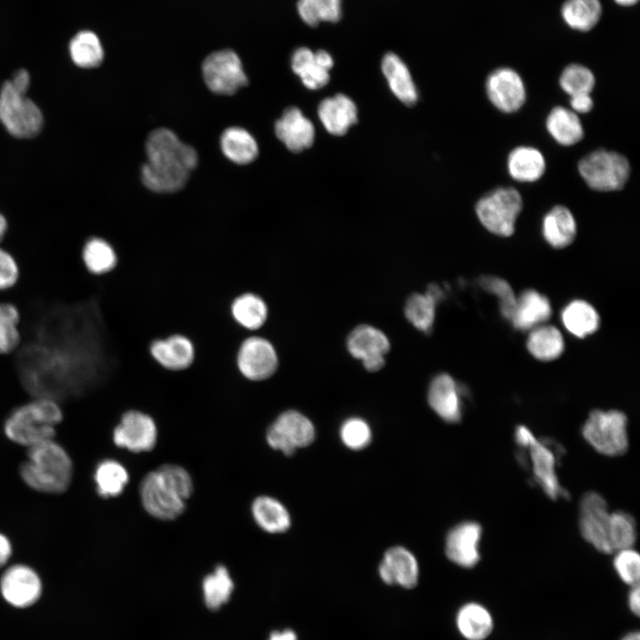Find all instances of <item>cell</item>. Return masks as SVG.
<instances>
[{"label": "cell", "mask_w": 640, "mask_h": 640, "mask_svg": "<svg viewBox=\"0 0 640 640\" xmlns=\"http://www.w3.org/2000/svg\"><path fill=\"white\" fill-rule=\"evenodd\" d=\"M146 153L141 180L148 189L158 193L181 189L198 162L196 150L167 128L156 129L148 135Z\"/></svg>", "instance_id": "obj_1"}, {"label": "cell", "mask_w": 640, "mask_h": 640, "mask_svg": "<svg viewBox=\"0 0 640 640\" xmlns=\"http://www.w3.org/2000/svg\"><path fill=\"white\" fill-rule=\"evenodd\" d=\"M64 418L61 404L48 396L30 397L14 407L4 424L6 436L28 448L53 440Z\"/></svg>", "instance_id": "obj_2"}, {"label": "cell", "mask_w": 640, "mask_h": 640, "mask_svg": "<svg viewBox=\"0 0 640 640\" xmlns=\"http://www.w3.org/2000/svg\"><path fill=\"white\" fill-rule=\"evenodd\" d=\"M72 469V461L63 447L49 440L28 448L20 472L22 480L32 489L57 494L68 488Z\"/></svg>", "instance_id": "obj_3"}, {"label": "cell", "mask_w": 640, "mask_h": 640, "mask_svg": "<svg viewBox=\"0 0 640 640\" xmlns=\"http://www.w3.org/2000/svg\"><path fill=\"white\" fill-rule=\"evenodd\" d=\"M0 122L11 135L30 139L41 132L44 116L27 93L17 90L7 80L0 90Z\"/></svg>", "instance_id": "obj_4"}, {"label": "cell", "mask_w": 640, "mask_h": 640, "mask_svg": "<svg viewBox=\"0 0 640 640\" xmlns=\"http://www.w3.org/2000/svg\"><path fill=\"white\" fill-rule=\"evenodd\" d=\"M626 415L617 410L592 411L583 424L584 439L599 453L619 456L628 447Z\"/></svg>", "instance_id": "obj_5"}, {"label": "cell", "mask_w": 640, "mask_h": 640, "mask_svg": "<svg viewBox=\"0 0 640 640\" xmlns=\"http://www.w3.org/2000/svg\"><path fill=\"white\" fill-rule=\"evenodd\" d=\"M578 169L589 188L602 192L623 188L630 175L629 163L623 155L603 148L583 156Z\"/></svg>", "instance_id": "obj_6"}, {"label": "cell", "mask_w": 640, "mask_h": 640, "mask_svg": "<svg viewBox=\"0 0 640 640\" xmlns=\"http://www.w3.org/2000/svg\"><path fill=\"white\" fill-rule=\"evenodd\" d=\"M522 208L520 193L511 187H500L481 197L476 203V212L487 230L498 236H509L514 233Z\"/></svg>", "instance_id": "obj_7"}, {"label": "cell", "mask_w": 640, "mask_h": 640, "mask_svg": "<svg viewBox=\"0 0 640 640\" xmlns=\"http://www.w3.org/2000/svg\"><path fill=\"white\" fill-rule=\"evenodd\" d=\"M202 72L207 87L218 94H233L248 84L242 62L231 50L208 55L203 62Z\"/></svg>", "instance_id": "obj_8"}, {"label": "cell", "mask_w": 640, "mask_h": 640, "mask_svg": "<svg viewBox=\"0 0 640 640\" xmlns=\"http://www.w3.org/2000/svg\"><path fill=\"white\" fill-rule=\"evenodd\" d=\"M315 434V427L308 418L298 411L289 410L269 426L266 438L273 449L292 455L296 449L310 444Z\"/></svg>", "instance_id": "obj_9"}, {"label": "cell", "mask_w": 640, "mask_h": 640, "mask_svg": "<svg viewBox=\"0 0 640 640\" xmlns=\"http://www.w3.org/2000/svg\"><path fill=\"white\" fill-rule=\"evenodd\" d=\"M236 362L244 378L251 381H262L270 378L277 370L278 356L268 339L250 336L240 343Z\"/></svg>", "instance_id": "obj_10"}, {"label": "cell", "mask_w": 640, "mask_h": 640, "mask_svg": "<svg viewBox=\"0 0 640 640\" xmlns=\"http://www.w3.org/2000/svg\"><path fill=\"white\" fill-rule=\"evenodd\" d=\"M610 514L604 498L596 492H586L580 503L579 527L582 537L596 550L612 553L609 540Z\"/></svg>", "instance_id": "obj_11"}, {"label": "cell", "mask_w": 640, "mask_h": 640, "mask_svg": "<svg viewBox=\"0 0 640 640\" xmlns=\"http://www.w3.org/2000/svg\"><path fill=\"white\" fill-rule=\"evenodd\" d=\"M140 493L145 510L155 518L172 520L185 509V500L163 480L156 470L143 477Z\"/></svg>", "instance_id": "obj_12"}, {"label": "cell", "mask_w": 640, "mask_h": 640, "mask_svg": "<svg viewBox=\"0 0 640 640\" xmlns=\"http://www.w3.org/2000/svg\"><path fill=\"white\" fill-rule=\"evenodd\" d=\"M114 443L132 452L151 451L157 440L155 420L140 411L125 412L113 431Z\"/></svg>", "instance_id": "obj_13"}, {"label": "cell", "mask_w": 640, "mask_h": 640, "mask_svg": "<svg viewBox=\"0 0 640 640\" xmlns=\"http://www.w3.org/2000/svg\"><path fill=\"white\" fill-rule=\"evenodd\" d=\"M347 348L352 356L362 361L367 371L377 372L385 364V356L390 349V342L380 329L361 324L348 334Z\"/></svg>", "instance_id": "obj_14"}, {"label": "cell", "mask_w": 640, "mask_h": 640, "mask_svg": "<svg viewBox=\"0 0 640 640\" xmlns=\"http://www.w3.org/2000/svg\"><path fill=\"white\" fill-rule=\"evenodd\" d=\"M486 94L492 105L504 113H514L525 102L526 92L519 74L509 68H499L488 76Z\"/></svg>", "instance_id": "obj_15"}, {"label": "cell", "mask_w": 640, "mask_h": 640, "mask_svg": "<svg viewBox=\"0 0 640 640\" xmlns=\"http://www.w3.org/2000/svg\"><path fill=\"white\" fill-rule=\"evenodd\" d=\"M481 538L482 526L476 522L465 521L455 525L446 537V556L460 567H475L480 561Z\"/></svg>", "instance_id": "obj_16"}, {"label": "cell", "mask_w": 640, "mask_h": 640, "mask_svg": "<svg viewBox=\"0 0 640 640\" xmlns=\"http://www.w3.org/2000/svg\"><path fill=\"white\" fill-rule=\"evenodd\" d=\"M42 585L37 574L25 565L10 567L1 580L4 599L16 607L33 604L41 595Z\"/></svg>", "instance_id": "obj_17"}, {"label": "cell", "mask_w": 640, "mask_h": 640, "mask_svg": "<svg viewBox=\"0 0 640 640\" xmlns=\"http://www.w3.org/2000/svg\"><path fill=\"white\" fill-rule=\"evenodd\" d=\"M379 574L388 585L411 589L419 581V564L413 554L405 548L393 547L384 554L379 565Z\"/></svg>", "instance_id": "obj_18"}, {"label": "cell", "mask_w": 640, "mask_h": 640, "mask_svg": "<svg viewBox=\"0 0 640 640\" xmlns=\"http://www.w3.org/2000/svg\"><path fill=\"white\" fill-rule=\"evenodd\" d=\"M526 449H529L534 480L547 496L553 500L567 498L569 494L560 485L556 473V455L553 448L546 441L534 437Z\"/></svg>", "instance_id": "obj_19"}, {"label": "cell", "mask_w": 640, "mask_h": 640, "mask_svg": "<svg viewBox=\"0 0 640 640\" xmlns=\"http://www.w3.org/2000/svg\"><path fill=\"white\" fill-rule=\"evenodd\" d=\"M333 67L332 55L324 51L316 52L307 47L298 48L292 57V68L303 84L310 90L326 85L330 80V69Z\"/></svg>", "instance_id": "obj_20"}, {"label": "cell", "mask_w": 640, "mask_h": 640, "mask_svg": "<svg viewBox=\"0 0 640 640\" xmlns=\"http://www.w3.org/2000/svg\"><path fill=\"white\" fill-rule=\"evenodd\" d=\"M149 353L163 368L176 372L188 368L196 356L193 341L180 333L153 340L149 345Z\"/></svg>", "instance_id": "obj_21"}, {"label": "cell", "mask_w": 640, "mask_h": 640, "mask_svg": "<svg viewBox=\"0 0 640 640\" xmlns=\"http://www.w3.org/2000/svg\"><path fill=\"white\" fill-rule=\"evenodd\" d=\"M461 396V389L455 380L447 373H440L429 385L428 401L442 420L456 423L462 416Z\"/></svg>", "instance_id": "obj_22"}, {"label": "cell", "mask_w": 640, "mask_h": 640, "mask_svg": "<svg viewBox=\"0 0 640 640\" xmlns=\"http://www.w3.org/2000/svg\"><path fill=\"white\" fill-rule=\"evenodd\" d=\"M276 137L294 153H299L312 146L315 139V128L296 107L287 108L275 124Z\"/></svg>", "instance_id": "obj_23"}, {"label": "cell", "mask_w": 640, "mask_h": 640, "mask_svg": "<svg viewBox=\"0 0 640 640\" xmlns=\"http://www.w3.org/2000/svg\"><path fill=\"white\" fill-rule=\"evenodd\" d=\"M317 114L325 130L336 136L344 135L357 122L356 104L342 93L324 99L318 106Z\"/></svg>", "instance_id": "obj_24"}, {"label": "cell", "mask_w": 640, "mask_h": 640, "mask_svg": "<svg viewBox=\"0 0 640 640\" xmlns=\"http://www.w3.org/2000/svg\"><path fill=\"white\" fill-rule=\"evenodd\" d=\"M455 625L465 640H486L492 634L495 622L492 613L484 604L470 601L458 609Z\"/></svg>", "instance_id": "obj_25"}, {"label": "cell", "mask_w": 640, "mask_h": 640, "mask_svg": "<svg viewBox=\"0 0 640 640\" xmlns=\"http://www.w3.org/2000/svg\"><path fill=\"white\" fill-rule=\"evenodd\" d=\"M80 260L85 271L93 276H108L118 267L116 249L100 236H91L83 243Z\"/></svg>", "instance_id": "obj_26"}, {"label": "cell", "mask_w": 640, "mask_h": 640, "mask_svg": "<svg viewBox=\"0 0 640 640\" xmlns=\"http://www.w3.org/2000/svg\"><path fill=\"white\" fill-rule=\"evenodd\" d=\"M551 312L547 297L535 290H526L516 299L510 320L515 328L526 331L546 322Z\"/></svg>", "instance_id": "obj_27"}, {"label": "cell", "mask_w": 640, "mask_h": 640, "mask_svg": "<svg viewBox=\"0 0 640 640\" xmlns=\"http://www.w3.org/2000/svg\"><path fill=\"white\" fill-rule=\"evenodd\" d=\"M381 70L390 90L404 104L412 106L418 100V93L411 73L405 63L393 52L384 55Z\"/></svg>", "instance_id": "obj_28"}, {"label": "cell", "mask_w": 640, "mask_h": 640, "mask_svg": "<svg viewBox=\"0 0 640 640\" xmlns=\"http://www.w3.org/2000/svg\"><path fill=\"white\" fill-rule=\"evenodd\" d=\"M577 226L571 211L564 205H556L543 218L542 234L554 248L561 249L572 243Z\"/></svg>", "instance_id": "obj_29"}, {"label": "cell", "mask_w": 640, "mask_h": 640, "mask_svg": "<svg viewBox=\"0 0 640 640\" xmlns=\"http://www.w3.org/2000/svg\"><path fill=\"white\" fill-rule=\"evenodd\" d=\"M546 169L543 155L535 148L520 146L508 156V171L520 182H533L541 178Z\"/></svg>", "instance_id": "obj_30"}, {"label": "cell", "mask_w": 640, "mask_h": 640, "mask_svg": "<svg viewBox=\"0 0 640 640\" xmlns=\"http://www.w3.org/2000/svg\"><path fill=\"white\" fill-rule=\"evenodd\" d=\"M230 314L238 325L248 331H255L265 324L268 308L260 295L246 292L233 299Z\"/></svg>", "instance_id": "obj_31"}, {"label": "cell", "mask_w": 640, "mask_h": 640, "mask_svg": "<svg viewBox=\"0 0 640 640\" xmlns=\"http://www.w3.org/2000/svg\"><path fill=\"white\" fill-rule=\"evenodd\" d=\"M546 128L553 139L563 146H572L582 140L584 130L577 114L562 106L551 109Z\"/></svg>", "instance_id": "obj_32"}, {"label": "cell", "mask_w": 640, "mask_h": 640, "mask_svg": "<svg viewBox=\"0 0 640 640\" xmlns=\"http://www.w3.org/2000/svg\"><path fill=\"white\" fill-rule=\"evenodd\" d=\"M252 514L256 524L269 533H281L291 525V516L285 507L275 498L257 497L252 504Z\"/></svg>", "instance_id": "obj_33"}, {"label": "cell", "mask_w": 640, "mask_h": 640, "mask_svg": "<svg viewBox=\"0 0 640 640\" xmlns=\"http://www.w3.org/2000/svg\"><path fill=\"white\" fill-rule=\"evenodd\" d=\"M220 147L225 156L237 164H249L258 156L256 140L241 127L226 129L220 137Z\"/></svg>", "instance_id": "obj_34"}, {"label": "cell", "mask_w": 640, "mask_h": 640, "mask_svg": "<svg viewBox=\"0 0 640 640\" xmlns=\"http://www.w3.org/2000/svg\"><path fill=\"white\" fill-rule=\"evenodd\" d=\"M21 313L19 307L0 299V356L14 354L22 342Z\"/></svg>", "instance_id": "obj_35"}, {"label": "cell", "mask_w": 640, "mask_h": 640, "mask_svg": "<svg viewBox=\"0 0 640 640\" xmlns=\"http://www.w3.org/2000/svg\"><path fill=\"white\" fill-rule=\"evenodd\" d=\"M564 343L560 331L552 325H539L532 329L527 338V348L537 359L550 361L564 351Z\"/></svg>", "instance_id": "obj_36"}, {"label": "cell", "mask_w": 640, "mask_h": 640, "mask_svg": "<svg viewBox=\"0 0 640 640\" xmlns=\"http://www.w3.org/2000/svg\"><path fill=\"white\" fill-rule=\"evenodd\" d=\"M68 51L73 63L82 68L99 67L104 59L100 40L90 30L76 34L69 43Z\"/></svg>", "instance_id": "obj_37"}, {"label": "cell", "mask_w": 640, "mask_h": 640, "mask_svg": "<svg viewBox=\"0 0 640 640\" xmlns=\"http://www.w3.org/2000/svg\"><path fill=\"white\" fill-rule=\"evenodd\" d=\"M562 321L565 328L579 338L595 332L599 326V316L596 309L580 300L572 301L564 308Z\"/></svg>", "instance_id": "obj_38"}, {"label": "cell", "mask_w": 640, "mask_h": 640, "mask_svg": "<svg viewBox=\"0 0 640 640\" xmlns=\"http://www.w3.org/2000/svg\"><path fill=\"white\" fill-rule=\"evenodd\" d=\"M561 14L572 29L588 31L598 23L602 5L599 0H566L562 5Z\"/></svg>", "instance_id": "obj_39"}, {"label": "cell", "mask_w": 640, "mask_h": 640, "mask_svg": "<svg viewBox=\"0 0 640 640\" xmlns=\"http://www.w3.org/2000/svg\"><path fill=\"white\" fill-rule=\"evenodd\" d=\"M94 479L98 493L103 498H110L121 494L129 482V474L118 461L105 460L98 465Z\"/></svg>", "instance_id": "obj_40"}, {"label": "cell", "mask_w": 640, "mask_h": 640, "mask_svg": "<svg viewBox=\"0 0 640 640\" xmlns=\"http://www.w3.org/2000/svg\"><path fill=\"white\" fill-rule=\"evenodd\" d=\"M437 302L428 291L425 293H413L406 300L405 317L415 328L428 333L433 328Z\"/></svg>", "instance_id": "obj_41"}, {"label": "cell", "mask_w": 640, "mask_h": 640, "mask_svg": "<svg viewBox=\"0 0 640 640\" xmlns=\"http://www.w3.org/2000/svg\"><path fill=\"white\" fill-rule=\"evenodd\" d=\"M234 589V583L228 569L218 565L212 573L203 580V593L206 605L212 609H219L226 604Z\"/></svg>", "instance_id": "obj_42"}, {"label": "cell", "mask_w": 640, "mask_h": 640, "mask_svg": "<svg viewBox=\"0 0 640 640\" xmlns=\"http://www.w3.org/2000/svg\"><path fill=\"white\" fill-rule=\"evenodd\" d=\"M300 18L308 26L320 22H337L342 13L341 0H298Z\"/></svg>", "instance_id": "obj_43"}, {"label": "cell", "mask_w": 640, "mask_h": 640, "mask_svg": "<svg viewBox=\"0 0 640 640\" xmlns=\"http://www.w3.org/2000/svg\"><path fill=\"white\" fill-rule=\"evenodd\" d=\"M609 540L612 551L632 548L636 540V525L631 515L623 511L610 514Z\"/></svg>", "instance_id": "obj_44"}, {"label": "cell", "mask_w": 640, "mask_h": 640, "mask_svg": "<svg viewBox=\"0 0 640 640\" xmlns=\"http://www.w3.org/2000/svg\"><path fill=\"white\" fill-rule=\"evenodd\" d=\"M595 83L592 71L580 64L568 65L559 78L561 88L571 97L590 94Z\"/></svg>", "instance_id": "obj_45"}, {"label": "cell", "mask_w": 640, "mask_h": 640, "mask_svg": "<svg viewBox=\"0 0 640 640\" xmlns=\"http://www.w3.org/2000/svg\"><path fill=\"white\" fill-rule=\"evenodd\" d=\"M342 443L349 449L360 450L366 447L372 439V431L368 423L360 418H350L340 428Z\"/></svg>", "instance_id": "obj_46"}, {"label": "cell", "mask_w": 640, "mask_h": 640, "mask_svg": "<svg viewBox=\"0 0 640 640\" xmlns=\"http://www.w3.org/2000/svg\"><path fill=\"white\" fill-rule=\"evenodd\" d=\"M613 568L623 583L629 587L639 584L640 557L632 548L618 550Z\"/></svg>", "instance_id": "obj_47"}, {"label": "cell", "mask_w": 640, "mask_h": 640, "mask_svg": "<svg viewBox=\"0 0 640 640\" xmlns=\"http://www.w3.org/2000/svg\"><path fill=\"white\" fill-rule=\"evenodd\" d=\"M156 470L182 500L190 497L193 492V481L185 468L179 465L164 464Z\"/></svg>", "instance_id": "obj_48"}, {"label": "cell", "mask_w": 640, "mask_h": 640, "mask_svg": "<svg viewBox=\"0 0 640 640\" xmlns=\"http://www.w3.org/2000/svg\"><path fill=\"white\" fill-rule=\"evenodd\" d=\"M479 284L498 297L503 316L510 320L516 302L510 285L505 280L496 276H483L479 279Z\"/></svg>", "instance_id": "obj_49"}, {"label": "cell", "mask_w": 640, "mask_h": 640, "mask_svg": "<svg viewBox=\"0 0 640 640\" xmlns=\"http://www.w3.org/2000/svg\"><path fill=\"white\" fill-rule=\"evenodd\" d=\"M20 278V267L15 255L0 244V293L12 291Z\"/></svg>", "instance_id": "obj_50"}, {"label": "cell", "mask_w": 640, "mask_h": 640, "mask_svg": "<svg viewBox=\"0 0 640 640\" xmlns=\"http://www.w3.org/2000/svg\"><path fill=\"white\" fill-rule=\"evenodd\" d=\"M570 105L575 113L586 114L593 108V100L590 94L578 95L570 98Z\"/></svg>", "instance_id": "obj_51"}, {"label": "cell", "mask_w": 640, "mask_h": 640, "mask_svg": "<svg viewBox=\"0 0 640 640\" xmlns=\"http://www.w3.org/2000/svg\"><path fill=\"white\" fill-rule=\"evenodd\" d=\"M9 81L17 90L25 93H27L30 85V76L26 69L16 71Z\"/></svg>", "instance_id": "obj_52"}, {"label": "cell", "mask_w": 640, "mask_h": 640, "mask_svg": "<svg viewBox=\"0 0 640 640\" xmlns=\"http://www.w3.org/2000/svg\"><path fill=\"white\" fill-rule=\"evenodd\" d=\"M515 441L520 448L526 449L535 436L524 426H518L515 431Z\"/></svg>", "instance_id": "obj_53"}, {"label": "cell", "mask_w": 640, "mask_h": 640, "mask_svg": "<svg viewBox=\"0 0 640 640\" xmlns=\"http://www.w3.org/2000/svg\"><path fill=\"white\" fill-rule=\"evenodd\" d=\"M628 594V607L630 612L636 617L640 615V588L639 584L630 587Z\"/></svg>", "instance_id": "obj_54"}, {"label": "cell", "mask_w": 640, "mask_h": 640, "mask_svg": "<svg viewBox=\"0 0 640 640\" xmlns=\"http://www.w3.org/2000/svg\"><path fill=\"white\" fill-rule=\"evenodd\" d=\"M11 551V544L8 539L0 533V567L9 559Z\"/></svg>", "instance_id": "obj_55"}, {"label": "cell", "mask_w": 640, "mask_h": 640, "mask_svg": "<svg viewBox=\"0 0 640 640\" xmlns=\"http://www.w3.org/2000/svg\"><path fill=\"white\" fill-rule=\"evenodd\" d=\"M268 640H298L297 634L290 628L282 631H273Z\"/></svg>", "instance_id": "obj_56"}, {"label": "cell", "mask_w": 640, "mask_h": 640, "mask_svg": "<svg viewBox=\"0 0 640 640\" xmlns=\"http://www.w3.org/2000/svg\"><path fill=\"white\" fill-rule=\"evenodd\" d=\"M9 223L4 214L0 212V244H3L7 237Z\"/></svg>", "instance_id": "obj_57"}, {"label": "cell", "mask_w": 640, "mask_h": 640, "mask_svg": "<svg viewBox=\"0 0 640 640\" xmlns=\"http://www.w3.org/2000/svg\"><path fill=\"white\" fill-rule=\"evenodd\" d=\"M620 640H640V633L638 630L630 631L625 634Z\"/></svg>", "instance_id": "obj_58"}, {"label": "cell", "mask_w": 640, "mask_h": 640, "mask_svg": "<svg viewBox=\"0 0 640 640\" xmlns=\"http://www.w3.org/2000/svg\"><path fill=\"white\" fill-rule=\"evenodd\" d=\"M614 1L621 6H632L638 2V0H614Z\"/></svg>", "instance_id": "obj_59"}]
</instances>
